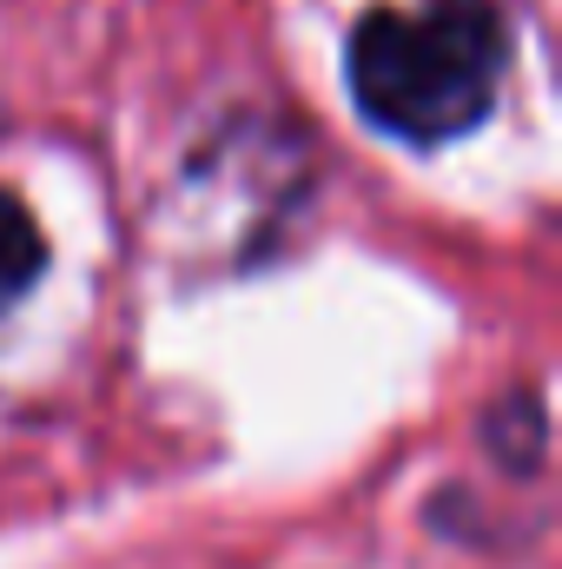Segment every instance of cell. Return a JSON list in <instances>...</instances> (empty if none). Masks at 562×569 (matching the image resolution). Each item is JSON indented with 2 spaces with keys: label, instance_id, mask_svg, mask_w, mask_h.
Returning a JSON list of instances; mask_svg holds the SVG:
<instances>
[{
  "label": "cell",
  "instance_id": "3",
  "mask_svg": "<svg viewBox=\"0 0 562 569\" xmlns=\"http://www.w3.org/2000/svg\"><path fill=\"white\" fill-rule=\"evenodd\" d=\"M47 266H53V246H47L33 206L13 186H0V318L33 298V284L47 279Z\"/></svg>",
  "mask_w": 562,
  "mask_h": 569
},
{
  "label": "cell",
  "instance_id": "2",
  "mask_svg": "<svg viewBox=\"0 0 562 569\" xmlns=\"http://www.w3.org/2000/svg\"><path fill=\"white\" fill-rule=\"evenodd\" d=\"M483 443L510 477H536L550 463V411L536 385H503L483 411Z\"/></svg>",
  "mask_w": 562,
  "mask_h": 569
},
{
  "label": "cell",
  "instance_id": "1",
  "mask_svg": "<svg viewBox=\"0 0 562 569\" xmlns=\"http://www.w3.org/2000/svg\"><path fill=\"white\" fill-rule=\"evenodd\" d=\"M510 73V13L503 0H418L364 7L344 40V93L378 140L411 152L476 133Z\"/></svg>",
  "mask_w": 562,
  "mask_h": 569
}]
</instances>
